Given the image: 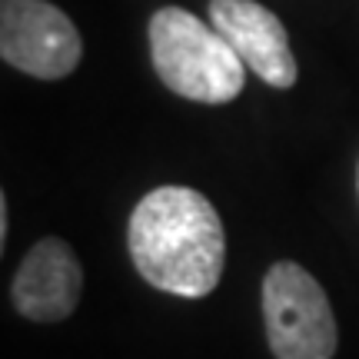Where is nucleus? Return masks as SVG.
I'll use <instances>...</instances> for the list:
<instances>
[{
  "mask_svg": "<svg viewBox=\"0 0 359 359\" xmlns=\"http://www.w3.org/2000/svg\"><path fill=\"white\" fill-rule=\"evenodd\" d=\"M356 190H359V170H356Z\"/></svg>",
  "mask_w": 359,
  "mask_h": 359,
  "instance_id": "obj_8",
  "label": "nucleus"
},
{
  "mask_svg": "<svg viewBox=\"0 0 359 359\" xmlns=\"http://www.w3.org/2000/svg\"><path fill=\"white\" fill-rule=\"evenodd\" d=\"M210 24L226 37L246 70L263 83L290 90L296 83V57L280 17L257 0H210Z\"/></svg>",
  "mask_w": 359,
  "mask_h": 359,
  "instance_id": "obj_5",
  "label": "nucleus"
},
{
  "mask_svg": "<svg viewBox=\"0 0 359 359\" xmlns=\"http://www.w3.org/2000/svg\"><path fill=\"white\" fill-rule=\"evenodd\" d=\"M83 290V269H80L74 250L47 236L30 246L11 286V299L24 320L34 323H60L67 320L80 303Z\"/></svg>",
  "mask_w": 359,
  "mask_h": 359,
  "instance_id": "obj_6",
  "label": "nucleus"
},
{
  "mask_svg": "<svg viewBox=\"0 0 359 359\" xmlns=\"http://www.w3.org/2000/svg\"><path fill=\"white\" fill-rule=\"evenodd\" d=\"M0 57L37 80H60L77 70L83 40L47 0H0Z\"/></svg>",
  "mask_w": 359,
  "mask_h": 359,
  "instance_id": "obj_4",
  "label": "nucleus"
},
{
  "mask_svg": "<svg viewBox=\"0 0 359 359\" xmlns=\"http://www.w3.org/2000/svg\"><path fill=\"white\" fill-rule=\"evenodd\" d=\"M150 57L156 77L177 97L230 103L243 93L246 67L213 24L183 7H163L150 20Z\"/></svg>",
  "mask_w": 359,
  "mask_h": 359,
  "instance_id": "obj_2",
  "label": "nucleus"
},
{
  "mask_svg": "<svg viewBox=\"0 0 359 359\" xmlns=\"http://www.w3.org/2000/svg\"><path fill=\"white\" fill-rule=\"evenodd\" d=\"M133 266L163 293L200 299L217 290L226 233L217 206L190 187H160L133 206L127 226Z\"/></svg>",
  "mask_w": 359,
  "mask_h": 359,
  "instance_id": "obj_1",
  "label": "nucleus"
},
{
  "mask_svg": "<svg viewBox=\"0 0 359 359\" xmlns=\"http://www.w3.org/2000/svg\"><path fill=\"white\" fill-rule=\"evenodd\" d=\"M263 320L276 359H333L339 333L330 296L293 259L273 263L263 276Z\"/></svg>",
  "mask_w": 359,
  "mask_h": 359,
  "instance_id": "obj_3",
  "label": "nucleus"
},
{
  "mask_svg": "<svg viewBox=\"0 0 359 359\" xmlns=\"http://www.w3.org/2000/svg\"><path fill=\"white\" fill-rule=\"evenodd\" d=\"M7 226H11V217H7V196H0V243L7 240Z\"/></svg>",
  "mask_w": 359,
  "mask_h": 359,
  "instance_id": "obj_7",
  "label": "nucleus"
}]
</instances>
